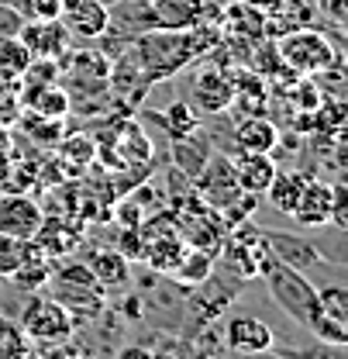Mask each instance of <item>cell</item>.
I'll return each instance as SVG.
<instances>
[{
	"instance_id": "obj_21",
	"label": "cell",
	"mask_w": 348,
	"mask_h": 359,
	"mask_svg": "<svg viewBox=\"0 0 348 359\" xmlns=\"http://www.w3.org/2000/svg\"><path fill=\"white\" fill-rule=\"evenodd\" d=\"M21 104H25V111L35 114V118H59V121H62V118L69 114V107H73L69 93L59 87V83L25 90V93H21Z\"/></svg>"
},
{
	"instance_id": "obj_15",
	"label": "cell",
	"mask_w": 348,
	"mask_h": 359,
	"mask_svg": "<svg viewBox=\"0 0 348 359\" xmlns=\"http://www.w3.org/2000/svg\"><path fill=\"white\" fill-rule=\"evenodd\" d=\"M228 159H231L238 187L245 194H256V197H262L269 190V183L276 177V170H279L276 156H269V152H242V149H235V152H228Z\"/></svg>"
},
{
	"instance_id": "obj_12",
	"label": "cell",
	"mask_w": 348,
	"mask_h": 359,
	"mask_svg": "<svg viewBox=\"0 0 348 359\" xmlns=\"http://www.w3.org/2000/svg\"><path fill=\"white\" fill-rule=\"evenodd\" d=\"M18 39L32 52V59H66V52L73 48V35L66 32V25L59 18L48 21H25Z\"/></svg>"
},
{
	"instance_id": "obj_18",
	"label": "cell",
	"mask_w": 348,
	"mask_h": 359,
	"mask_svg": "<svg viewBox=\"0 0 348 359\" xmlns=\"http://www.w3.org/2000/svg\"><path fill=\"white\" fill-rule=\"evenodd\" d=\"M52 269H55V259L45 252L39 242H32V245H28L25 263L14 269L7 280L14 283V290H21V294L28 297V294H42L45 283H48V276H52Z\"/></svg>"
},
{
	"instance_id": "obj_38",
	"label": "cell",
	"mask_w": 348,
	"mask_h": 359,
	"mask_svg": "<svg viewBox=\"0 0 348 359\" xmlns=\"http://www.w3.org/2000/svg\"><path fill=\"white\" fill-rule=\"evenodd\" d=\"M100 4H104V7H111V4H118V0H100Z\"/></svg>"
},
{
	"instance_id": "obj_2",
	"label": "cell",
	"mask_w": 348,
	"mask_h": 359,
	"mask_svg": "<svg viewBox=\"0 0 348 359\" xmlns=\"http://www.w3.org/2000/svg\"><path fill=\"white\" fill-rule=\"evenodd\" d=\"M262 280H265V290L276 301V308L290 321H297L304 328L314 321V314H317V287H314V280L307 273L269 259L265 269H262Z\"/></svg>"
},
{
	"instance_id": "obj_23",
	"label": "cell",
	"mask_w": 348,
	"mask_h": 359,
	"mask_svg": "<svg viewBox=\"0 0 348 359\" xmlns=\"http://www.w3.org/2000/svg\"><path fill=\"white\" fill-rule=\"evenodd\" d=\"M310 177H314V173H307V170H276V177L269 183L265 197L272 201V208H276L279 215L290 218V211H293V204H297V197H300V190L307 187Z\"/></svg>"
},
{
	"instance_id": "obj_22",
	"label": "cell",
	"mask_w": 348,
	"mask_h": 359,
	"mask_svg": "<svg viewBox=\"0 0 348 359\" xmlns=\"http://www.w3.org/2000/svg\"><path fill=\"white\" fill-rule=\"evenodd\" d=\"M155 28L166 32H186L200 21V0H152Z\"/></svg>"
},
{
	"instance_id": "obj_10",
	"label": "cell",
	"mask_w": 348,
	"mask_h": 359,
	"mask_svg": "<svg viewBox=\"0 0 348 359\" xmlns=\"http://www.w3.org/2000/svg\"><path fill=\"white\" fill-rule=\"evenodd\" d=\"M42 222H45V208L35 197H28L25 190L0 194V231L4 235H14V238L32 242L39 235Z\"/></svg>"
},
{
	"instance_id": "obj_6",
	"label": "cell",
	"mask_w": 348,
	"mask_h": 359,
	"mask_svg": "<svg viewBox=\"0 0 348 359\" xmlns=\"http://www.w3.org/2000/svg\"><path fill=\"white\" fill-rule=\"evenodd\" d=\"M193 194L207 204V208H214L218 215H224L231 204H238L242 201V187H238V180H235V170H231V159H228V152H211V159L204 163V170L193 177Z\"/></svg>"
},
{
	"instance_id": "obj_19",
	"label": "cell",
	"mask_w": 348,
	"mask_h": 359,
	"mask_svg": "<svg viewBox=\"0 0 348 359\" xmlns=\"http://www.w3.org/2000/svg\"><path fill=\"white\" fill-rule=\"evenodd\" d=\"M235 149L242 152H276L279 149V128L265 114H249L235 125Z\"/></svg>"
},
{
	"instance_id": "obj_26",
	"label": "cell",
	"mask_w": 348,
	"mask_h": 359,
	"mask_svg": "<svg viewBox=\"0 0 348 359\" xmlns=\"http://www.w3.org/2000/svg\"><path fill=\"white\" fill-rule=\"evenodd\" d=\"M159 125L173 135V138L190 135V132H197V128H200V111H193V104H190V100H176L173 107H166V111L159 114Z\"/></svg>"
},
{
	"instance_id": "obj_39",
	"label": "cell",
	"mask_w": 348,
	"mask_h": 359,
	"mask_svg": "<svg viewBox=\"0 0 348 359\" xmlns=\"http://www.w3.org/2000/svg\"><path fill=\"white\" fill-rule=\"evenodd\" d=\"M214 359H224V356H214Z\"/></svg>"
},
{
	"instance_id": "obj_7",
	"label": "cell",
	"mask_w": 348,
	"mask_h": 359,
	"mask_svg": "<svg viewBox=\"0 0 348 359\" xmlns=\"http://www.w3.org/2000/svg\"><path fill=\"white\" fill-rule=\"evenodd\" d=\"M307 332L317 342H328V346H345L348 342V290L342 280H331L328 287L317 290V314L307 325Z\"/></svg>"
},
{
	"instance_id": "obj_29",
	"label": "cell",
	"mask_w": 348,
	"mask_h": 359,
	"mask_svg": "<svg viewBox=\"0 0 348 359\" xmlns=\"http://www.w3.org/2000/svg\"><path fill=\"white\" fill-rule=\"evenodd\" d=\"M28 245H32V242H25V238H14V235H4V231H0V280H7L14 269L25 263Z\"/></svg>"
},
{
	"instance_id": "obj_13",
	"label": "cell",
	"mask_w": 348,
	"mask_h": 359,
	"mask_svg": "<svg viewBox=\"0 0 348 359\" xmlns=\"http://www.w3.org/2000/svg\"><path fill=\"white\" fill-rule=\"evenodd\" d=\"M59 21L80 42H100L107 35V7L100 0H62Z\"/></svg>"
},
{
	"instance_id": "obj_8",
	"label": "cell",
	"mask_w": 348,
	"mask_h": 359,
	"mask_svg": "<svg viewBox=\"0 0 348 359\" xmlns=\"http://www.w3.org/2000/svg\"><path fill=\"white\" fill-rule=\"evenodd\" d=\"M265 242H269V256L283 266H293L300 273H314V269H328V273H342V263L328 259L324 249L317 242H310L304 235H293V231H265Z\"/></svg>"
},
{
	"instance_id": "obj_28",
	"label": "cell",
	"mask_w": 348,
	"mask_h": 359,
	"mask_svg": "<svg viewBox=\"0 0 348 359\" xmlns=\"http://www.w3.org/2000/svg\"><path fill=\"white\" fill-rule=\"evenodd\" d=\"M59 76H62V59H32L18 83H25V90H35V87L59 83Z\"/></svg>"
},
{
	"instance_id": "obj_17",
	"label": "cell",
	"mask_w": 348,
	"mask_h": 359,
	"mask_svg": "<svg viewBox=\"0 0 348 359\" xmlns=\"http://www.w3.org/2000/svg\"><path fill=\"white\" fill-rule=\"evenodd\" d=\"M83 263L90 266V273L97 276V283L104 290H121L128 287L131 280V259L118 249H87Z\"/></svg>"
},
{
	"instance_id": "obj_35",
	"label": "cell",
	"mask_w": 348,
	"mask_h": 359,
	"mask_svg": "<svg viewBox=\"0 0 348 359\" xmlns=\"http://www.w3.org/2000/svg\"><path fill=\"white\" fill-rule=\"evenodd\" d=\"M114 359H152V349L148 346H125V349H118Z\"/></svg>"
},
{
	"instance_id": "obj_25",
	"label": "cell",
	"mask_w": 348,
	"mask_h": 359,
	"mask_svg": "<svg viewBox=\"0 0 348 359\" xmlns=\"http://www.w3.org/2000/svg\"><path fill=\"white\" fill-rule=\"evenodd\" d=\"M28 62H32V52L25 48L18 35L0 39V83H18L21 73L28 69Z\"/></svg>"
},
{
	"instance_id": "obj_4",
	"label": "cell",
	"mask_w": 348,
	"mask_h": 359,
	"mask_svg": "<svg viewBox=\"0 0 348 359\" xmlns=\"http://www.w3.org/2000/svg\"><path fill=\"white\" fill-rule=\"evenodd\" d=\"M21 332L28 335L32 346H59V342H69L76 335V321L73 314L66 311L59 301H52L48 294H28L25 308H21Z\"/></svg>"
},
{
	"instance_id": "obj_11",
	"label": "cell",
	"mask_w": 348,
	"mask_h": 359,
	"mask_svg": "<svg viewBox=\"0 0 348 359\" xmlns=\"http://www.w3.org/2000/svg\"><path fill=\"white\" fill-rule=\"evenodd\" d=\"M221 342L224 353H259L276 346V332L256 314H228L221 325Z\"/></svg>"
},
{
	"instance_id": "obj_31",
	"label": "cell",
	"mask_w": 348,
	"mask_h": 359,
	"mask_svg": "<svg viewBox=\"0 0 348 359\" xmlns=\"http://www.w3.org/2000/svg\"><path fill=\"white\" fill-rule=\"evenodd\" d=\"M18 7V14L25 21H48V18H59V7L62 0H7Z\"/></svg>"
},
{
	"instance_id": "obj_14",
	"label": "cell",
	"mask_w": 348,
	"mask_h": 359,
	"mask_svg": "<svg viewBox=\"0 0 348 359\" xmlns=\"http://www.w3.org/2000/svg\"><path fill=\"white\" fill-rule=\"evenodd\" d=\"M331 208H335V187L324 183L321 177H310L297 197V204H293V211H290V218L300 228H328Z\"/></svg>"
},
{
	"instance_id": "obj_24",
	"label": "cell",
	"mask_w": 348,
	"mask_h": 359,
	"mask_svg": "<svg viewBox=\"0 0 348 359\" xmlns=\"http://www.w3.org/2000/svg\"><path fill=\"white\" fill-rule=\"evenodd\" d=\"M214 269H218V256H214V252L186 245V252L179 256V263L173 266L169 276H173L176 283H183V287H197V283H204Z\"/></svg>"
},
{
	"instance_id": "obj_34",
	"label": "cell",
	"mask_w": 348,
	"mask_h": 359,
	"mask_svg": "<svg viewBox=\"0 0 348 359\" xmlns=\"http://www.w3.org/2000/svg\"><path fill=\"white\" fill-rule=\"evenodd\" d=\"M224 359H290V356L276 353V346H272V349H259V353H224Z\"/></svg>"
},
{
	"instance_id": "obj_3",
	"label": "cell",
	"mask_w": 348,
	"mask_h": 359,
	"mask_svg": "<svg viewBox=\"0 0 348 359\" xmlns=\"http://www.w3.org/2000/svg\"><path fill=\"white\" fill-rule=\"evenodd\" d=\"M218 259L221 266L228 273H235L238 280H256L262 276L265 263L272 259L269 256V242H265V228L252 222H242L235 228H228L224 242L218 249Z\"/></svg>"
},
{
	"instance_id": "obj_27",
	"label": "cell",
	"mask_w": 348,
	"mask_h": 359,
	"mask_svg": "<svg viewBox=\"0 0 348 359\" xmlns=\"http://www.w3.org/2000/svg\"><path fill=\"white\" fill-rule=\"evenodd\" d=\"M0 359H32V342L18 321L0 314Z\"/></svg>"
},
{
	"instance_id": "obj_32",
	"label": "cell",
	"mask_w": 348,
	"mask_h": 359,
	"mask_svg": "<svg viewBox=\"0 0 348 359\" xmlns=\"http://www.w3.org/2000/svg\"><path fill=\"white\" fill-rule=\"evenodd\" d=\"M25 128L32 135V142H39V145H55L62 138V121L59 118H35L32 114V121Z\"/></svg>"
},
{
	"instance_id": "obj_37",
	"label": "cell",
	"mask_w": 348,
	"mask_h": 359,
	"mask_svg": "<svg viewBox=\"0 0 348 359\" xmlns=\"http://www.w3.org/2000/svg\"><path fill=\"white\" fill-rule=\"evenodd\" d=\"M152 359H179V353H173V349H152Z\"/></svg>"
},
{
	"instance_id": "obj_16",
	"label": "cell",
	"mask_w": 348,
	"mask_h": 359,
	"mask_svg": "<svg viewBox=\"0 0 348 359\" xmlns=\"http://www.w3.org/2000/svg\"><path fill=\"white\" fill-rule=\"evenodd\" d=\"M32 242H39L52 259H59V256H69V252H76L83 245V228L69 215H45L42 228H39V235Z\"/></svg>"
},
{
	"instance_id": "obj_33",
	"label": "cell",
	"mask_w": 348,
	"mask_h": 359,
	"mask_svg": "<svg viewBox=\"0 0 348 359\" xmlns=\"http://www.w3.org/2000/svg\"><path fill=\"white\" fill-rule=\"evenodd\" d=\"M21 25H25V18L18 14V7L7 4V0H0V39H4V35H18Z\"/></svg>"
},
{
	"instance_id": "obj_5",
	"label": "cell",
	"mask_w": 348,
	"mask_h": 359,
	"mask_svg": "<svg viewBox=\"0 0 348 359\" xmlns=\"http://www.w3.org/2000/svg\"><path fill=\"white\" fill-rule=\"evenodd\" d=\"M279 59H283L286 69H293L300 76H321L335 62H342L338 59V48L328 42L321 32H314V28H293L290 35H283Z\"/></svg>"
},
{
	"instance_id": "obj_30",
	"label": "cell",
	"mask_w": 348,
	"mask_h": 359,
	"mask_svg": "<svg viewBox=\"0 0 348 359\" xmlns=\"http://www.w3.org/2000/svg\"><path fill=\"white\" fill-rule=\"evenodd\" d=\"M55 145H59V156H62V159H69V163L76 159V166H80V170H83L90 159L97 156V145H93V138H87V135H62Z\"/></svg>"
},
{
	"instance_id": "obj_9",
	"label": "cell",
	"mask_w": 348,
	"mask_h": 359,
	"mask_svg": "<svg viewBox=\"0 0 348 359\" xmlns=\"http://www.w3.org/2000/svg\"><path fill=\"white\" fill-rule=\"evenodd\" d=\"M190 104L200 111V114H224L231 104H235V80L204 62L197 73H193V83H190Z\"/></svg>"
},
{
	"instance_id": "obj_20",
	"label": "cell",
	"mask_w": 348,
	"mask_h": 359,
	"mask_svg": "<svg viewBox=\"0 0 348 359\" xmlns=\"http://www.w3.org/2000/svg\"><path fill=\"white\" fill-rule=\"evenodd\" d=\"M211 152H214V145L200 135V128L190 135H179V138H173V163L176 170H183V177L193 183V177L204 170V163L211 159Z\"/></svg>"
},
{
	"instance_id": "obj_36",
	"label": "cell",
	"mask_w": 348,
	"mask_h": 359,
	"mask_svg": "<svg viewBox=\"0 0 348 359\" xmlns=\"http://www.w3.org/2000/svg\"><path fill=\"white\" fill-rule=\"evenodd\" d=\"M7 177H11V156L0 149V183H4Z\"/></svg>"
},
{
	"instance_id": "obj_1",
	"label": "cell",
	"mask_w": 348,
	"mask_h": 359,
	"mask_svg": "<svg viewBox=\"0 0 348 359\" xmlns=\"http://www.w3.org/2000/svg\"><path fill=\"white\" fill-rule=\"evenodd\" d=\"M48 297L59 301L66 311L73 314L76 328L83 321H93L100 318L104 308H107V290L97 283V276L90 273V266L80 259V263H62V266L52 269L48 276Z\"/></svg>"
}]
</instances>
